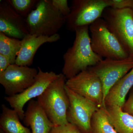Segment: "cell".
I'll return each mask as SVG.
<instances>
[{
    "label": "cell",
    "instance_id": "cell-1",
    "mask_svg": "<svg viewBox=\"0 0 133 133\" xmlns=\"http://www.w3.org/2000/svg\"><path fill=\"white\" fill-rule=\"evenodd\" d=\"M89 31L88 26L77 29L72 46L64 54L62 73L66 79L96 65L103 60V58L97 55L92 49Z\"/></svg>",
    "mask_w": 133,
    "mask_h": 133
},
{
    "label": "cell",
    "instance_id": "cell-2",
    "mask_svg": "<svg viewBox=\"0 0 133 133\" xmlns=\"http://www.w3.org/2000/svg\"><path fill=\"white\" fill-rule=\"evenodd\" d=\"M66 81L63 73L59 74L37 97L38 104L54 126L69 123L66 118L69 100L65 88Z\"/></svg>",
    "mask_w": 133,
    "mask_h": 133
},
{
    "label": "cell",
    "instance_id": "cell-3",
    "mask_svg": "<svg viewBox=\"0 0 133 133\" xmlns=\"http://www.w3.org/2000/svg\"><path fill=\"white\" fill-rule=\"evenodd\" d=\"M66 19L53 6L51 0H38L26 19L29 34L51 36L57 34L65 24Z\"/></svg>",
    "mask_w": 133,
    "mask_h": 133
},
{
    "label": "cell",
    "instance_id": "cell-4",
    "mask_svg": "<svg viewBox=\"0 0 133 133\" xmlns=\"http://www.w3.org/2000/svg\"><path fill=\"white\" fill-rule=\"evenodd\" d=\"M91 44L94 52L103 58L124 59L130 56L108 28L104 20L98 19L89 26Z\"/></svg>",
    "mask_w": 133,
    "mask_h": 133
},
{
    "label": "cell",
    "instance_id": "cell-5",
    "mask_svg": "<svg viewBox=\"0 0 133 133\" xmlns=\"http://www.w3.org/2000/svg\"><path fill=\"white\" fill-rule=\"evenodd\" d=\"M108 28L130 56H133V10L106 8L102 14Z\"/></svg>",
    "mask_w": 133,
    "mask_h": 133
},
{
    "label": "cell",
    "instance_id": "cell-6",
    "mask_svg": "<svg viewBox=\"0 0 133 133\" xmlns=\"http://www.w3.org/2000/svg\"><path fill=\"white\" fill-rule=\"evenodd\" d=\"M110 7L109 0H73L71 12L66 19V29L75 32L77 29L91 24L101 18L104 10Z\"/></svg>",
    "mask_w": 133,
    "mask_h": 133
},
{
    "label": "cell",
    "instance_id": "cell-7",
    "mask_svg": "<svg viewBox=\"0 0 133 133\" xmlns=\"http://www.w3.org/2000/svg\"><path fill=\"white\" fill-rule=\"evenodd\" d=\"M65 88L69 100L67 121L76 126L81 132L92 133V119L99 108L95 103L74 92L66 85Z\"/></svg>",
    "mask_w": 133,
    "mask_h": 133
},
{
    "label": "cell",
    "instance_id": "cell-8",
    "mask_svg": "<svg viewBox=\"0 0 133 133\" xmlns=\"http://www.w3.org/2000/svg\"><path fill=\"white\" fill-rule=\"evenodd\" d=\"M133 67V56H130L121 59L105 58L88 68V70L97 76L101 81L104 102L110 90Z\"/></svg>",
    "mask_w": 133,
    "mask_h": 133
},
{
    "label": "cell",
    "instance_id": "cell-9",
    "mask_svg": "<svg viewBox=\"0 0 133 133\" xmlns=\"http://www.w3.org/2000/svg\"><path fill=\"white\" fill-rule=\"evenodd\" d=\"M38 70L29 66L11 64L0 74V83L7 96H14L23 92L34 84Z\"/></svg>",
    "mask_w": 133,
    "mask_h": 133
},
{
    "label": "cell",
    "instance_id": "cell-10",
    "mask_svg": "<svg viewBox=\"0 0 133 133\" xmlns=\"http://www.w3.org/2000/svg\"><path fill=\"white\" fill-rule=\"evenodd\" d=\"M65 85L74 92L95 103L99 108L105 107L101 81L88 69L66 79Z\"/></svg>",
    "mask_w": 133,
    "mask_h": 133
},
{
    "label": "cell",
    "instance_id": "cell-11",
    "mask_svg": "<svg viewBox=\"0 0 133 133\" xmlns=\"http://www.w3.org/2000/svg\"><path fill=\"white\" fill-rule=\"evenodd\" d=\"M38 74L32 85L21 93L4 98L12 109L17 112L22 120L24 118L25 112L23 108L25 104L42 95L50 84L59 76V74L52 71H43L40 67H38Z\"/></svg>",
    "mask_w": 133,
    "mask_h": 133
},
{
    "label": "cell",
    "instance_id": "cell-12",
    "mask_svg": "<svg viewBox=\"0 0 133 133\" xmlns=\"http://www.w3.org/2000/svg\"><path fill=\"white\" fill-rule=\"evenodd\" d=\"M0 33L20 40L29 34L26 19L17 14L6 0L0 2Z\"/></svg>",
    "mask_w": 133,
    "mask_h": 133
},
{
    "label": "cell",
    "instance_id": "cell-13",
    "mask_svg": "<svg viewBox=\"0 0 133 133\" xmlns=\"http://www.w3.org/2000/svg\"><path fill=\"white\" fill-rule=\"evenodd\" d=\"M58 34L49 36L29 34L22 39L21 46L17 57L16 64L29 66L33 64L36 51L40 47L47 43H52L59 41Z\"/></svg>",
    "mask_w": 133,
    "mask_h": 133
},
{
    "label": "cell",
    "instance_id": "cell-14",
    "mask_svg": "<svg viewBox=\"0 0 133 133\" xmlns=\"http://www.w3.org/2000/svg\"><path fill=\"white\" fill-rule=\"evenodd\" d=\"M26 127H30L31 133H50L54 125L37 101L29 102L23 120Z\"/></svg>",
    "mask_w": 133,
    "mask_h": 133
},
{
    "label": "cell",
    "instance_id": "cell-15",
    "mask_svg": "<svg viewBox=\"0 0 133 133\" xmlns=\"http://www.w3.org/2000/svg\"><path fill=\"white\" fill-rule=\"evenodd\" d=\"M133 87V67L110 90L106 97L105 106H117L122 108L126 97Z\"/></svg>",
    "mask_w": 133,
    "mask_h": 133
},
{
    "label": "cell",
    "instance_id": "cell-16",
    "mask_svg": "<svg viewBox=\"0 0 133 133\" xmlns=\"http://www.w3.org/2000/svg\"><path fill=\"white\" fill-rule=\"evenodd\" d=\"M109 121L118 133H133V116L117 106H105Z\"/></svg>",
    "mask_w": 133,
    "mask_h": 133
},
{
    "label": "cell",
    "instance_id": "cell-17",
    "mask_svg": "<svg viewBox=\"0 0 133 133\" xmlns=\"http://www.w3.org/2000/svg\"><path fill=\"white\" fill-rule=\"evenodd\" d=\"M0 128L5 133H31L29 129L23 126L17 112L5 104L1 105Z\"/></svg>",
    "mask_w": 133,
    "mask_h": 133
},
{
    "label": "cell",
    "instance_id": "cell-18",
    "mask_svg": "<svg viewBox=\"0 0 133 133\" xmlns=\"http://www.w3.org/2000/svg\"><path fill=\"white\" fill-rule=\"evenodd\" d=\"M22 40L0 33V54L7 57L11 64H15L21 46Z\"/></svg>",
    "mask_w": 133,
    "mask_h": 133
},
{
    "label": "cell",
    "instance_id": "cell-19",
    "mask_svg": "<svg viewBox=\"0 0 133 133\" xmlns=\"http://www.w3.org/2000/svg\"><path fill=\"white\" fill-rule=\"evenodd\" d=\"M92 133H118L111 124L105 107L99 108L92 119Z\"/></svg>",
    "mask_w": 133,
    "mask_h": 133
},
{
    "label": "cell",
    "instance_id": "cell-20",
    "mask_svg": "<svg viewBox=\"0 0 133 133\" xmlns=\"http://www.w3.org/2000/svg\"><path fill=\"white\" fill-rule=\"evenodd\" d=\"M17 14L24 19L35 9L38 0H6Z\"/></svg>",
    "mask_w": 133,
    "mask_h": 133
},
{
    "label": "cell",
    "instance_id": "cell-21",
    "mask_svg": "<svg viewBox=\"0 0 133 133\" xmlns=\"http://www.w3.org/2000/svg\"><path fill=\"white\" fill-rule=\"evenodd\" d=\"M50 133H83L73 124L69 123L61 125L54 126Z\"/></svg>",
    "mask_w": 133,
    "mask_h": 133
},
{
    "label": "cell",
    "instance_id": "cell-22",
    "mask_svg": "<svg viewBox=\"0 0 133 133\" xmlns=\"http://www.w3.org/2000/svg\"><path fill=\"white\" fill-rule=\"evenodd\" d=\"M51 2L64 16L66 17L70 14V7L69 6L67 0H51Z\"/></svg>",
    "mask_w": 133,
    "mask_h": 133
},
{
    "label": "cell",
    "instance_id": "cell-23",
    "mask_svg": "<svg viewBox=\"0 0 133 133\" xmlns=\"http://www.w3.org/2000/svg\"><path fill=\"white\" fill-rule=\"evenodd\" d=\"M110 7L115 9H131L133 10V0H109Z\"/></svg>",
    "mask_w": 133,
    "mask_h": 133
},
{
    "label": "cell",
    "instance_id": "cell-24",
    "mask_svg": "<svg viewBox=\"0 0 133 133\" xmlns=\"http://www.w3.org/2000/svg\"><path fill=\"white\" fill-rule=\"evenodd\" d=\"M123 111L133 115V91L130 93L129 97L122 107Z\"/></svg>",
    "mask_w": 133,
    "mask_h": 133
},
{
    "label": "cell",
    "instance_id": "cell-25",
    "mask_svg": "<svg viewBox=\"0 0 133 133\" xmlns=\"http://www.w3.org/2000/svg\"><path fill=\"white\" fill-rule=\"evenodd\" d=\"M11 64L10 59L7 57L0 54V74H2Z\"/></svg>",
    "mask_w": 133,
    "mask_h": 133
},
{
    "label": "cell",
    "instance_id": "cell-26",
    "mask_svg": "<svg viewBox=\"0 0 133 133\" xmlns=\"http://www.w3.org/2000/svg\"><path fill=\"white\" fill-rule=\"evenodd\" d=\"M0 133H5L4 132H3V131H2V130H1H1H0Z\"/></svg>",
    "mask_w": 133,
    "mask_h": 133
}]
</instances>
